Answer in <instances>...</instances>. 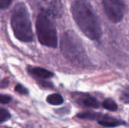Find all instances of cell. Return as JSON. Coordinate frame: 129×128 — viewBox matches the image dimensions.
<instances>
[{
    "label": "cell",
    "mask_w": 129,
    "mask_h": 128,
    "mask_svg": "<svg viewBox=\"0 0 129 128\" xmlns=\"http://www.w3.org/2000/svg\"><path fill=\"white\" fill-rule=\"evenodd\" d=\"M103 106L106 109L111 111V112H116L118 109V106H117L116 103L110 98L106 99L103 102Z\"/></svg>",
    "instance_id": "30bf717a"
},
{
    "label": "cell",
    "mask_w": 129,
    "mask_h": 128,
    "mask_svg": "<svg viewBox=\"0 0 129 128\" xmlns=\"http://www.w3.org/2000/svg\"><path fill=\"white\" fill-rule=\"evenodd\" d=\"M11 100V97L8 95H4V94H1L0 95V102L2 104H7L8 103H10Z\"/></svg>",
    "instance_id": "5bb4252c"
},
{
    "label": "cell",
    "mask_w": 129,
    "mask_h": 128,
    "mask_svg": "<svg viewBox=\"0 0 129 128\" xmlns=\"http://www.w3.org/2000/svg\"><path fill=\"white\" fill-rule=\"evenodd\" d=\"M8 84V79H4V80L2 81V88L7 87Z\"/></svg>",
    "instance_id": "2e32d148"
},
{
    "label": "cell",
    "mask_w": 129,
    "mask_h": 128,
    "mask_svg": "<svg viewBox=\"0 0 129 128\" xmlns=\"http://www.w3.org/2000/svg\"><path fill=\"white\" fill-rule=\"evenodd\" d=\"M13 0H0V7L2 9H6L8 8Z\"/></svg>",
    "instance_id": "9a60e30c"
},
{
    "label": "cell",
    "mask_w": 129,
    "mask_h": 128,
    "mask_svg": "<svg viewBox=\"0 0 129 128\" xmlns=\"http://www.w3.org/2000/svg\"><path fill=\"white\" fill-rule=\"evenodd\" d=\"M11 118L9 112L5 109H0V123H4Z\"/></svg>",
    "instance_id": "7c38bea8"
},
{
    "label": "cell",
    "mask_w": 129,
    "mask_h": 128,
    "mask_svg": "<svg viewBox=\"0 0 129 128\" xmlns=\"http://www.w3.org/2000/svg\"><path fill=\"white\" fill-rule=\"evenodd\" d=\"M36 34L39 42L48 48H55L57 46V33L54 24L48 15L42 12L38 15L36 22Z\"/></svg>",
    "instance_id": "277c9868"
},
{
    "label": "cell",
    "mask_w": 129,
    "mask_h": 128,
    "mask_svg": "<svg viewBox=\"0 0 129 128\" xmlns=\"http://www.w3.org/2000/svg\"><path fill=\"white\" fill-rule=\"evenodd\" d=\"M104 10L113 23L120 22L125 15V5L122 0H103Z\"/></svg>",
    "instance_id": "5b68a950"
},
{
    "label": "cell",
    "mask_w": 129,
    "mask_h": 128,
    "mask_svg": "<svg viewBox=\"0 0 129 128\" xmlns=\"http://www.w3.org/2000/svg\"><path fill=\"white\" fill-rule=\"evenodd\" d=\"M73 17L84 35L91 40H98L102 29L98 17L87 0H73L71 5Z\"/></svg>",
    "instance_id": "6da1fadb"
},
{
    "label": "cell",
    "mask_w": 129,
    "mask_h": 128,
    "mask_svg": "<svg viewBox=\"0 0 129 128\" xmlns=\"http://www.w3.org/2000/svg\"><path fill=\"white\" fill-rule=\"evenodd\" d=\"M28 72L29 74L33 76L34 78L38 79V80H46V79H49L51 78H52L54 76V74L41 67H33V66H29L28 69Z\"/></svg>",
    "instance_id": "8992f818"
},
{
    "label": "cell",
    "mask_w": 129,
    "mask_h": 128,
    "mask_svg": "<svg viewBox=\"0 0 129 128\" xmlns=\"http://www.w3.org/2000/svg\"><path fill=\"white\" fill-rule=\"evenodd\" d=\"M101 116L100 114L93 112H82L79 113V115H77V117L82 119H91V120H94L97 118H99L98 117Z\"/></svg>",
    "instance_id": "8fae6325"
},
{
    "label": "cell",
    "mask_w": 129,
    "mask_h": 128,
    "mask_svg": "<svg viewBox=\"0 0 129 128\" xmlns=\"http://www.w3.org/2000/svg\"><path fill=\"white\" fill-rule=\"evenodd\" d=\"M46 100L52 106H60L63 103V98L59 94H53L48 96Z\"/></svg>",
    "instance_id": "9c48e42d"
},
{
    "label": "cell",
    "mask_w": 129,
    "mask_h": 128,
    "mask_svg": "<svg viewBox=\"0 0 129 128\" xmlns=\"http://www.w3.org/2000/svg\"><path fill=\"white\" fill-rule=\"evenodd\" d=\"M11 25L15 37L22 42H31L33 32L29 14L23 3H17L13 8Z\"/></svg>",
    "instance_id": "3957f363"
},
{
    "label": "cell",
    "mask_w": 129,
    "mask_h": 128,
    "mask_svg": "<svg viewBox=\"0 0 129 128\" xmlns=\"http://www.w3.org/2000/svg\"><path fill=\"white\" fill-rule=\"evenodd\" d=\"M15 91H17V93H19L20 94H27L29 93L28 90L25 87H23V85H21L20 84H17V85H16V87H15Z\"/></svg>",
    "instance_id": "4fadbf2b"
},
{
    "label": "cell",
    "mask_w": 129,
    "mask_h": 128,
    "mask_svg": "<svg viewBox=\"0 0 129 128\" xmlns=\"http://www.w3.org/2000/svg\"><path fill=\"white\" fill-rule=\"evenodd\" d=\"M60 49L63 56L75 66L85 67L90 60L80 39L71 31L65 32L60 40Z\"/></svg>",
    "instance_id": "7a4b0ae2"
},
{
    "label": "cell",
    "mask_w": 129,
    "mask_h": 128,
    "mask_svg": "<svg viewBox=\"0 0 129 128\" xmlns=\"http://www.w3.org/2000/svg\"><path fill=\"white\" fill-rule=\"evenodd\" d=\"M81 103L85 107H90V108H94V109L100 107V103L98 100L94 97L88 96V95L85 96L81 100Z\"/></svg>",
    "instance_id": "ba28073f"
},
{
    "label": "cell",
    "mask_w": 129,
    "mask_h": 128,
    "mask_svg": "<svg viewBox=\"0 0 129 128\" xmlns=\"http://www.w3.org/2000/svg\"><path fill=\"white\" fill-rule=\"evenodd\" d=\"M98 122L99 124L106 127H115L122 124H125V121L110 116H102L101 118H100V119L98 120Z\"/></svg>",
    "instance_id": "52a82bcc"
}]
</instances>
